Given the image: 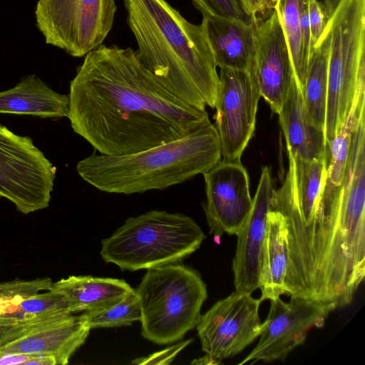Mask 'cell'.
Listing matches in <instances>:
<instances>
[{
  "label": "cell",
  "mask_w": 365,
  "mask_h": 365,
  "mask_svg": "<svg viewBox=\"0 0 365 365\" xmlns=\"http://www.w3.org/2000/svg\"><path fill=\"white\" fill-rule=\"evenodd\" d=\"M68 96L73 131L105 155L142 151L211 123L206 110L166 90L131 48L101 44L88 53Z\"/></svg>",
  "instance_id": "6da1fadb"
},
{
  "label": "cell",
  "mask_w": 365,
  "mask_h": 365,
  "mask_svg": "<svg viewBox=\"0 0 365 365\" xmlns=\"http://www.w3.org/2000/svg\"><path fill=\"white\" fill-rule=\"evenodd\" d=\"M124 5L143 66L182 102L201 111L215 108L220 79L201 25L165 0H124Z\"/></svg>",
  "instance_id": "7a4b0ae2"
},
{
  "label": "cell",
  "mask_w": 365,
  "mask_h": 365,
  "mask_svg": "<svg viewBox=\"0 0 365 365\" xmlns=\"http://www.w3.org/2000/svg\"><path fill=\"white\" fill-rule=\"evenodd\" d=\"M222 159L211 123L177 140L142 151L110 156L92 155L76 166L81 178L98 190L130 195L163 190L203 174Z\"/></svg>",
  "instance_id": "3957f363"
},
{
  "label": "cell",
  "mask_w": 365,
  "mask_h": 365,
  "mask_svg": "<svg viewBox=\"0 0 365 365\" xmlns=\"http://www.w3.org/2000/svg\"><path fill=\"white\" fill-rule=\"evenodd\" d=\"M205 237L190 217L152 210L128 218L103 240L100 254L122 270L148 269L182 261L198 250Z\"/></svg>",
  "instance_id": "277c9868"
},
{
  "label": "cell",
  "mask_w": 365,
  "mask_h": 365,
  "mask_svg": "<svg viewBox=\"0 0 365 365\" xmlns=\"http://www.w3.org/2000/svg\"><path fill=\"white\" fill-rule=\"evenodd\" d=\"M135 291L142 336L158 344L175 342L194 329L207 297L200 273L178 263L147 269Z\"/></svg>",
  "instance_id": "5b68a950"
},
{
  "label": "cell",
  "mask_w": 365,
  "mask_h": 365,
  "mask_svg": "<svg viewBox=\"0 0 365 365\" xmlns=\"http://www.w3.org/2000/svg\"><path fill=\"white\" fill-rule=\"evenodd\" d=\"M329 33L326 143L348 115L365 78V0H341L327 23Z\"/></svg>",
  "instance_id": "8992f818"
},
{
  "label": "cell",
  "mask_w": 365,
  "mask_h": 365,
  "mask_svg": "<svg viewBox=\"0 0 365 365\" xmlns=\"http://www.w3.org/2000/svg\"><path fill=\"white\" fill-rule=\"evenodd\" d=\"M116 10L115 0H38L34 14L47 44L83 57L102 44Z\"/></svg>",
  "instance_id": "52a82bcc"
},
{
  "label": "cell",
  "mask_w": 365,
  "mask_h": 365,
  "mask_svg": "<svg viewBox=\"0 0 365 365\" xmlns=\"http://www.w3.org/2000/svg\"><path fill=\"white\" fill-rule=\"evenodd\" d=\"M56 173V168L31 138L0 125V197L25 215L46 208Z\"/></svg>",
  "instance_id": "ba28073f"
},
{
  "label": "cell",
  "mask_w": 365,
  "mask_h": 365,
  "mask_svg": "<svg viewBox=\"0 0 365 365\" xmlns=\"http://www.w3.org/2000/svg\"><path fill=\"white\" fill-rule=\"evenodd\" d=\"M261 303L251 294L235 291L200 315L196 327L202 350L215 364L237 355L259 336Z\"/></svg>",
  "instance_id": "9c48e42d"
},
{
  "label": "cell",
  "mask_w": 365,
  "mask_h": 365,
  "mask_svg": "<svg viewBox=\"0 0 365 365\" xmlns=\"http://www.w3.org/2000/svg\"><path fill=\"white\" fill-rule=\"evenodd\" d=\"M290 297L289 302L279 297L270 300V309L262 323L259 340L239 365L252 361L283 360L303 344L309 330L322 327L330 312L336 309L334 304L295 295Z\"/></svg>",
  "instance_id": "30bf717a"
},
{
  "label": "cell",
  "mask_w": 365,
  "mask_h": 365,
  "mask_svg": "<svg viewBox=\"0 0 365 365\" xmlns=\"http://www.w3.org/2000/svg\"><path fill=\"white\" fill-rule=\"evenodd\" d=\"M215 127L223 160H239L255 128L261 97L249 72L220 68Z\"/></svg>",
  "instance_id": "8fae6325"
},
{
  "label": "cell",
  "mask_w": 365,
  "mask_h": 365,
  "mask_svg": "<svg viewBox=\"0 0 365 365\" xmlns=\"http://www.w3.org/2000/svg\"><path fill=\"white\" fill-rule=\"evenodd\" d=\"M206 202L204 210L210 232L220 238L237 235L252 206L249 176L239 160H223L203 173Z\"/></svg>",
  "instance_id": "7c38bea8"
},
{
  "label": "cell",
  "mask_w": 365,
  "mask_h": 365,
  "mask_svg": "<svg viewBox=\"0 0 365 365\" xmlns=\"http://www.w3.org/2000/svg\"><path fill=\"white\" fill-rule=\"evenodd\" d=\"M289 166L282 187L276 190L274 210L284 217L288 255L296 248L318 210L326 177L324 159L304 160L288 155Z\"/></svg>",
  "instance_id": "4fadbf2b"
},
{
  "label": "cell",
  "mask_w": 365,
  "mask_h": 365,
  "mask_svg": "<svg viewBox=\"0 0 365 365\" xmlns=\"http://www.w3.org/2000/svg\"><path fill=\"white\" fill-rule=\"evenodd\" d=\"M250 73L260 96L278 114L296 78L276 7L266 19H256V48Z\"/></svg>",
  "instance_id": "5bb4252c"
},
{
  "label": "cell",
  "mask_w": 365,
  "mask_h": 365,
  "mask_svg": "<svg viewBox=\"0 0 365 365\" xmlns=\"http://www.w3.org/2000/svg\"><path fill=\"white\" fill-rule=\"evenodd\" d=\"M268 166L262 168L249 216L237 235L232 261L235 291L252 294L259 287L262 254L268 213L275 205L276 190Z\"/></svg>",
  "instance_id": "9a60e30c"
},
{
  "label": "cell",
  "mask_w": 365,
  "mask_h": 365,
  "mask_svg": "<svg viewBox=\"0 0 365 365\" xmlns=\"http://www.w3.org/2000/svg\"><path fill=\"white\" fill-rule=\"evenodd\" d=\"M365 115V78L359 85L350 111L334 138L326 143V177L317 210L318 217L327 223L341 216L340 192L350 152L354 132Z\"/></svg>",
  "instance_id": "2e32d148"
},
{
  "label": "cell",
  "mask_w": 365,
  "mask_h": 365,
  "mask_svg": "<svg viewBox=\"0 0 365 365\" xmlns=\"http://www.w3.org/2000/svg\"><path fill=\"white\" fill-rule=\"evenodd\" d=\"M91 331L83 314H72L46 323L0 348L9 353L53 356L65 365L85 342Z\"/></svg>",
  "instance_id": "e0dca14e"
},
{
  "label": "cell",
  "mask_w": 365,
  "mask_h": 365,
  "mask_svg": "<svg viewBox=\"0 0 365 365\" xmlns=\"http://www.w3.org/2000/svg\"><path fill=\"white\" fill-rule=\"evenodd\" d=\"M202 16L200 25L217 66L250 73L256 48V19L247 22Z\"/></svg>",
  "instance_id": "ac0fdd59"
},
{
  "label": "cell",
  "mask_w": 365,
  "mask_h": 365,
  "mask_svg": "<svg viewBox=\"0 0 365 365\" xmlns=\"http://www.w3.org/2000/svg\"><path fill=\"white\" fill-rule=\"evenodd\" d=\"M278 115L288 155L304 160L324 159V130L310 120L296 78Z\"/></svg>",
  "instance_id": "d6986e66"
},
{
  "label": "cell",
  "mask_w": 365,
  "mask_h": 365,
  "mask_svg": "<svg viewBox=\"0 0 365 365\" xmlns=\"http://www.w3.org/2000/svg\"><path fill=\"white\" fill-rule=\"evenodd\" d=\"M68 96L52 90L36 74L22 78L14 88L0 92V113L61 118L68 114Z\"/></svg>",
  "instance_id": "ffe728a7"
},
{
  "label": "cell",
  "mask_w": 365,
  "mask_h": 365,
  "mask_svg": "<svg viewBox=\"0 0 365 365\" xmlns=\"http://www.w3.org/2000/svg\"><path fill=\"white\" fill-rule=\"evenodd\" d=\"M133 289L124 279L91 276H70L53 282L49 289L65 297L71 313L103 309Z\"/></svg>",
  "instance_id": "44dd1931"
},
{
  "label": "cell",
  "mask_w": 365,
  "mask_h": 365,
  "mask_svg": "<svg viewBox=\"0 0 365 365\" xmlns=\"http://www.w3.org/2000/svg\"><path fill=\"white\" fill-rule=\"evenodd\" d=\"M287 231L283 215L276 210L268 213L259 274L260 300L287 295L285 276L288 262Z\"/></svg>",
  "instance_id": "7402d4cb"
},
{
  "label": "cell",
  "mask_w": 365,
  "mask_h": 365,
  "mask_svg": "<svg viewBox=\"0 0 365 365\" xmlns=\"http://www.w3.org/2000/svg\"><path fill=\"white\" fill-rule=\"evenodd\" d=\"M329 43V33L327 26L309 61L302 90L310 120L317 128L324 130L327 101Z\"/></svg>",
  "instance_id": "603a6c76"
},
{
  "label": "cell",
  "mask_w": 365,
  "mask_h": 365,
  "mask_svg": "<svg viewBox=\"0 0 365 365\" xmlns=\"http://www.w3.org/2000/svg\"><path fill=\"white\" fill-rule=\"evenodd\" d=\"M304 0H278V10L291 56L294 75L301 91L308 68L303 53L300 11Z\"/></svg>",
  "instance_id": "cb8c5ba5"
},
{
  "label": "cell",
  "mask_w": 365,
  "mask_h": 365,
  "mask_svg": "<svg viewBox=\"0 0 365 365\" xmlns=\"http://www.w3.org/2000/svg\"><path fill=\"white\" fill-rule=\"evenodd\" d=\"M91 329L130 325L140 321L139 298L133 289L120 302L101 310L83 312Z\"/></svg>",
  "instance_id": "d4e9b609"
},
{
  "label": "cell",
  "mask_w": 365,
  "mask_h": 365,
  "mask_svg": "<svg viewBox=\"0 0 365 365\" xmlns=\"http://www.w3.org/2000/svg\"><path fill=\"white\" fill-rule=\"evenodd\" d=\"M202 16L251 21L242 0H191Z\"/></svg>",
  "instance_id": "484cf974"
},
{
  "label": "cell",
  "mask_w": 365,
  "mask_h": 365,
  "mask_svg": "<svg viewBox=\"0 0 365 365\" xmlns=\"http://www.w3.org/2000/svg\"><path fill=\"white\" fill-rule=\"evenodd\" d=\"M63 316V314H48L14 323L0 322V348L46 323L61 318Z\"/></svg>",
  "instance_id": "4316f807"
},
{
  "label": "cell",
  "mask_w": 365,
  "mask_h": 365,
  "mask_svg": "<svg viewBox=\"0 0 365 365\" xmlns=\"http://www.w3.org/2000/svg\"><path fill=\"white\" fill-rule=\"evenodd\" d=\"M48 277L33 280L14 279L0 283V299L25 297L38 293L39 291L48 290L52 284Z\"/></svg>",
  "instance_id": "83f0119b"
},
{
  "label": "cell",
  "mask_w": 365,
  "mask_h": 365,
  "mask_svg": "<svg viewBox=\"0 0 365 365\" xmlns=\"http://www.w3.org/2000/svg\"><path fill=\"white\" fill-rule=\"evenodd\" d=\"M307 9L312 42L315 49L317 44L325 32L329 17L322 2L317 0H308Z\"/></svg>",
  "instance_id": "f1b7e54d"
},
{
  "label": "cell",
  "mask_w": 365,
  "mask_h": 365,
  "mask_svg": "<svg viewBox=\"0 0 365 365\" xmlns=\"http://www.w3.org/2000/svg\"><path fill=\"white\" fill-rule=\"evenodd\" d=\"M192 339L178 343L169 348L153 353L148 356L136 359L132 361L134 364H168L190 342Z\"/></svg>",
  "instance_id": "f546056e"
},
{
  "label": "cell",
  "mask_w": 365,
  "mask_h": 365,
  "mask_svg": "<svg viewBox=\"0 0 365 365\" xmlns=\"http://www.w3.org/2000/svg\"><path fill=\"white\" fill-rule=\"evenodd\" d=\"M278 0H242L245 9L252 19L271 14Z\"/></svg>",
  "instance_id": "4dcf8cb0"
},
{
  "label": "cell",
  "mask_w": 365,
  "mask_h": 365,
  "mask_svg": "<svg viewBox=\"0 0 365 365\" xmlns=\"http://www.w3.org/2000/svg\"><path fill=\"white\" fill-rule=\"evenodd\" d=\"M35 355L9 353L0 351V365H28L29 361Z\"/></svg>",
  "instance_id": "1f68e13d"
},
{
  "label": "cell",
  "mask_w": 365,
  "mask_h": 365,
  "mask_svg": "<svg viewBox=\"0 0 365 365\" xmlns=\"http://www.w3.org/2000/svg\"><path fill=\"white\" fill-rule=\"evenodd\" d=\"M340 1L341 0H323L322 4L325 7V9L329 18L331 16V15L336 10Z\"/></svg>",
  "instance_id": "d6a6232c"
}]
</instances>
